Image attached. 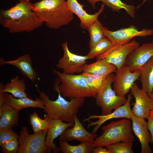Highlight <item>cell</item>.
Listing matches in <instances>:
<instances>
[{
	"instance_id": "1",
	"label": "cell",
	"mask_w": 153,
	"mask_h": 153,
	"mask_svg": "<svg viewBox=\"0 0 153 153\" xmlns=\"http://www.w3.org/2000/svg\"><path fill=\"white\" fill-rule=\"evenodd\" d=\"M43 23L36 16L29 1L19 2L10 8L0 11V24L10 33H30Z\"/></svg>"
},
{
	"instance_id": "2",
	"label": "cell",
	"mask_w": 153,
	"mask_h": 153,
	"mask_svg": "<svg viewBox=\"0 0 153 153\" xmlns=\"http://www.w3.org/2000/svg\"><path fill=\"white\" fill-rule=\"evenodd\" d=\"M32 7L39 19L50 28L58 29L74 18L65 0H41L32 3Z\"/></svg>"
},
{
	"instance_id": "3",
	"label": "cell",
	"mask_w": 153,
	"mask_h": 153,
	"mask_svg": "<svg viewBox=\"0 0 153 153\" xmlns=\"http://www.w3.org/2000/svg\"><path fill=\"white\" fill-rule=\"evenodd\" d=\"M38 91L39 97L44 105V111L51 118L60 119L65 122L74 123V117L84 104L85 98H73L67 101L57 90L56 91L58 93L57 98L52 101L44 92L38 89Z\"/></svg>"
},
{
	"instance_id": "4",
	"label": "cell",
	"mask_w": 153,
	"mask_h": 153,
	"mask_svg": "<svg viewBox=\"0 0 153 153\" xmlns=\"http://www.w3.org/2000/svg\"><path fill=\"white\" fill-rule=\"evenodd\" d=\"M52 72L58 76L59 81L55 83L54 90H58L63 97L70 99L97 97V91L89 84L82 73L67 74L54 69Z\"/></svg>"
},
{
	"instance_id": "5",
	"label": "cell",
	"mask_w": 153,
	"mask_h": 153,
	"mask_svg": "<svg viewBox=\"0 0 153 153\" xmlns=\"http://www.w3.org/2000/svg\"><path fill=\"white\" fill-rule=\"evenodd\" d=\"M131 120L124 118L113 121L102 128V133L93 142L94 147L107 146L122 141L133 142L134 137L131 131Z\"/></svg>"
},
{
	"instance_id": "6",
	"label": "cell",
	"mask_w": 153,
	"mask_h": 153,
	"mask_svg": "<svg viewBox=\"0 0 153 153\" xmlns=\"http://www.w3.org/2000/svg\"><path fill=\"white\" fill-rule=\"evenodd\" d=\"M114 76L115 75L112 73L107 76L95 98L96 104L101 108L102 115L111 113L113 110L124 104L127 100L125 96L117 95L112 88Z\"/></svg>"
},
{
	"instance_id": "7",
	"label": "cell",
	"mask_w": 153,
	"mask_h": 153,
	"mask_svg": "<svg viewBox=\"0 0 153 153\" xmlns=\"http://www.w3.org/2000/svg\"><path fill=\"white\" fill-rule=\"evenodd\" d=\"M47 132V130H41L30 135L27 127L23 126L19 135L17 153L47 152L45 140Z\"/></svg>"
},
{
	"instance_id": "8",
	"label": "cell",
	"mask_w": 153,
	"mask_h": 153,
	"mask_svg": "<svg viewBox=\"0 0 153 153\" xmlns=\"http://www.w3.org/2000/svg\"><path fill=\"white\" fill-rule=\"evenodd\" d=\"M139 46V43L135 40L124 44H114L97 56L96 59L97 60L105 59L119 68L125 65L129 54Z\"/></svg>"
},
{
	"instance_id": "9",
	"label": "cell",
	"mask_w": 153,
	"mask_h": 153,
	"mask_svg": "<svg viewBox=\"0 0 153 153\" xmlns=\"http://www.w3.org/2000/svg\"><path fill=\"white\" fill-rule=\"evenodd\" d=\"M62 46L63 55L56 65L57 68L62 70L63 73L67 74L83 72L84 67L89 59L87 55L80 56L71 52L68 48L67 41L63 43Z\"/></svg>"
},
{
	"instance_id": "10",
	"label": "cell",
	"mask_w": 153,
	"mask_h": 153,
	"mask_svg": "<svg viewBox=\"0 0 153 153\" xmlns=\"http://www.w3.org/2000/svg\"><path fill=\"white\" fill-rule=\"evenodd\" d=\"M113 85V89L116 94L125 96L129 92L135 82L139 79L141 70L131 71L125 65L117 68L115 72Z\"/></svg>"
},
{
	"instance_id": "11",
	"label": "cell",
	"mask_w": 153,
	"mask_h": 153,
	"mask_svg": "<svg viewBox=\"0 0 153 153\" xmlns=\"http://www.w3.org/2000/svg\"><path fill=\"white\" fill-rule=\"evenodd\" d=\"M130 90L135 99L131 109L133 114L139 118H147L153 110V98L149 97L147 93L135 83Z\"/></svg>"
},
{
	"instance_id": "12",
	"label": "cell",
	"mask_w": 153,
	"mask_h": 153,
	"mask_svg": "<svg viewBox=\"0 0 153 153\" xmlns=\"http://www.w3.org/2000/svg\"><path fill=\"white\" fill-rule=\"evenodd\" d=\"M132 95L131 93L129 94L125 103L115 109L113 112L105 115H89L88 117L84 118L83 121L86 122L92 119H98V120L97 121L90 122L88 125V128L95 126L92 133H95L103 123L109 120L120 118L130 120L133 115L131 108L130 103L132 99Z\"/></svg>"
},
{
	"instance_id": "13",
	"label": "cell",
	"mask_w": 153,
	"mask_h": 153,
	"mask_svg": "<svg viewBox=\"0 0 153 153\" xmlns=\"http://www.w3.org/2000/svg\"><path fill=\"white\" fill-rule=\"evenodd\" d=\"M104 31L106 37L109 39L113 45L129 42L135 37H143L153 35V29L143 28L139 30L133 25L113 31L104 27Z\"/></svg>"
},
{
	"instance_id": "14",
	"label": "cell",
	"mask_w": 153,
	"mask_h": 153,
	"mask_svg": "<svg viewBox=\"0 0 153 153\" xmlns=\"http://www.w3.org/2000/svg\"><path fill=\"white\" fill-rule=\"evenodd\" d=\"M153 57V43H144L130 53L127 57L125 65L132 72L141 69Z\"/></svg>"
},
{
	"instance_id": "15",
	"label": "cell",
	"mask_w": 153,
	"mask_h": 153,
	"mask_svg": "<svg viewBox=\"0 0 153 153\" xmlns=\"http://www.w3.org/2000/svg\"><path fill=\"white\" fill-rule=\"evenodd\" d=\"M74 126L71 128L66 129L60 136L59 141L68 142L76 140L80 142L89 141L93 142L97 135L90 133L84 128L78 118L75 115L74 117Z\"/></svg>"
},
{
	"instance_id": "16",
	"label": "cell",
	"mask_w": 153,
	"mask_h": 153,
	"mask_svg": "<svg viewBox=\"0 0 153 153\" xmlns=\"http://www.w3.org/2000/svg\"><path fill=\"white\" fill-rule=\"evenodd\" d=\"M74 123L65 122L60 119L51 118L50 126L48 128L45 140L47 152L53 150L54 153H59V148L56 147L54 142V140L60 136L67 128L74 126Z\"/></svg>"
},
{
	"instance_id": "17",
	"label": "cell",
	"mask_w": 153,
	"mask_h": 153,
	"mask_svg": "<svg viewBox=\"0 0 153 153\" xmlns=\"http://www.w3.org/2000/svg\"><path fill=\"white\" fill-rule=\"evenodd\" d=\"M130 120L132 122V129L141 144V153H152V150L149 144L151 136L148 129L147 122L145 119L137 118L134 115Z\"/></svg>"
},
{
	"instance_id": "18",
	"label": "cell",
	"mask_w": 153,
	"mask_h": 153,
	"mask_svg": "<svg viewBox=\"0 0 153 153\" xmlns=\"http://www.w3.org/2000/svg\"><path fill=\"white\" fill-rule=\"evenodd\" d=\"M5 65L13 66L17 68L22 75L33 82L38 78L37 73L32 66L31 57L28 54H25L12 60L5 61L3 58H1L0 66Z\"/></svg>"
},
{
	"instance_id": "19",
	"label": "cell",
	"mask_w": 153,
	"mask_h": 153,
	"mask_svg": "<svg viewBox=\"0 0 153 153\" xmlns=\"http://www.w3.org/2000/svg\"><path fill=\"white\" fill-rule=\"evenodd\" d=\"M66 3L69 10L76 15L80 19L81 27L86 29L90 24L97 19L98 17L103 11L105 5L103 4L97 12L91 14L88 13L84 9L83 5L79 3L77 0H67Z\"/></svg>"
},
{
	"instance_id": "20",
	"label": "cell",
	"mask_w": 153,
	"mask_h": 153,
	"mask_svg": "<svg viewBox=\"0 0 153 153\" xmlns=\"http://www.w3.org/2000/svg\"><path fill=\"white\" fill-rule=\"evenodd\" d=\"M19 111L6 103L0 107V130L12 128L17 125Z\"/></svg>"
},
{
	"instance_id": "21",
	"label": "cell",
	"mask_w": 153,
	"mask_h": 153,
	"mask_svg": "<svg viewBox=\"0 0 153 153\" xmlns=\"http://www.w3.org/2000/svg\"><path fill=\"white\" fill-rule=\"evenodd\" d=\"M6 103L16 110H20L28 107L38 108L43 109L44 105L39 97L34 100L29 97L16 98L12 95L6 93Z\"/></svg>"
},
{
	"instance_id": "22",
	"label": "cell",
	"mask_w": 153,
	"mask_h": 153,
	"mask_svg": "<svg viewBox=\"0 0 153 153\" xmlns=\"http://www.w3.org/2000/svg\"><path fill=\"white\" fill-rule=\"evenodd\" d=\"M117 67L109 62L106 59L97 60L94 63L86 64L83 68V72H86L101 76H107L115 72Z\"/></svg>"
},
{
	"instance_id": "23",
	"label": "cell",
	"mask_w": 153,
	"mask_h": 153,
	"mask_svg": "<svg viewBox=\"0 0 153 153\" xmlns=\"http://www.w3.org/2000/svg\"><path fill=\"white\" fill-rule=\"evenodd\" d=\"M139 78L141 84V88L147 93L149 97L152 98L153 89V57L141 69Z\"/></svg>"
},
{
	"instance_id": "24",
	"label": "cell",
	"mask_w": 153,
	"mask_h": 153,
	"mask_svg": "<svg viewBox=\"0 0 153 153\" xmlns=\"http://www.w3.org/2000/svg\"><path fill=\"white\" fill-rule=\"evenodd\" d=\"M26 86L24 79H20L17 75L4 85L3 90L5 92L10 93L16 98L30 97L25 92Z\"/></svg>"
},
{
	"instance_id": "25",
	"label": "cell",
	"mask_w": 153,
	"mask_h": 153,
	"mask_svg": "<svg viewBox=\"0 0 153 153\" xmlns=\"http://www.w3.org/2000/svg\"><path fill=\"white\" fill-rule=\"evenodd\" d=\"M59 149L63 153H93L94 148L93 142L85 141L77 145H72L67 142L59 141Z\"/></svg>"
},
{
	"instance_id": "26",
	"label": "cell",
	"mask_w": 153,
	"mask_h": 153,
	"mask_svg": "<svg viewBox=\"0 0 153 153\" xmlns=\"http://www.w3.org/2000/svg\"><path fill=\"white\" fill-rule=\"evenodd\" d=\"M104 28L101 23L97 19L90 24L87 29L90 36V49L106 37Z\"/></svg>"
},
{
	"instance_id": "27",
	"label": "cell",
	"mask_w": 153,
	"mask_h": 153,
	"mask_svg": "<svg viewBox=\"0 0 153 153\" xmlns=\"http://www.w3.org/2000/svg\"><path fill=\"white\" fill-rule=\"evenodd\" d=\"M44 117V119H41L35 111L30 115L29 121L34 133L43 130L48 131L50 126L51 118L47 114Z\"/></svg>"
},
{
	"instance_id": "28",
	"label": "cell",
	"mask_w": 153,
	"mask_h": 153,
	"mask_svg": "<svg viewBox=\"0 0 153 153\" xmlns=\"http://www.w3.org/2000/svg\"><path fill=\"white\" fill-rule=\"evenodd\" d=\"M100 1L102 2L113 11L119 12L121 9H123L130 16L135 17V8L133 5H128L121 0H100Z\"/></svg>"
},
{
	"instance_id": "29",
	"label": "cell",
	"mask_w": 153,
	"mask_h": 153,
	"mask_svg": "<svg viewBox=\"0 0 153 153\" xmlns=\"http://www.w3.org/2000/svg\"><path fill=\"white\" fill-rule=\"evenodd\" d=\"M113 44L110 40L105 37L90 49L87 55L89 59H92L104 52Z\"/></svg>"
},
{
	"instance_id": "30",
	"label": "cell",
	"mask_w": 153,
	"mask_h": 153,
	"mask_svg": "<svg viewBox=\"0 0 153 153\" xmlns=\"http://www.w3.org/2000/svg\"><path fill=\"white\" fill-rule=\"evenodd\" d=\"M133 142L122 141L107 145V148L110 153H133Z\"/></svg>"
},
{
	"instance_id": "31",
	"label": "cell",
	"mask_w": 153,
	"mask_h": 153,
	"mask_svg": "<svg viewBox=\"0 0 153 153\" xmlns=\"http://www.w3.org/2000/svg\"><path fill=\"white\" fill-rule=\"evenodd\" d=\"M82 74L86 79L89 84L98 92L104 84L107 76H101L86 72Z\"/></svg>"
},
{
	"instance_id": "32",
	"label": "cell",
	"mask_w": 153,
	"mask_h": 153,
	"mask_svg": "<svg viewBox=\"0 0 153 153\" xmlns=\"http://www.w3.org/2000/svg\"><path fill=\"white\" fill-rule=\"evenodd\" d=\"M3 153H18L19 143L18 140H12L7 141L0 146Z\"/></svg>"
},
{
	"instance_id": "33",
	"label": "cell",
	"mask_w": 153,
	"mask_h": 153,
	"mask_svg": "<svg viewBox=\"0 0 153 153\" xmlns=\"http://www.w3.org/2000/svg\"><path fill=\"white\" fill-rule=\"evenodd\" d=\"M19 135L12 128L0 130V146L4 142L12 140H18Z\"/></svg>"
},
{
	"instance_id": "34",
	"label": "cell",
	"mask_w": 153,
	"mask_h": 153,
	"mask_svg": "<svg viewBox=\"0 0 153 153\" xmlns=\"http://www.w3.org/2000/svg\"><path fill=\"white\" fill-rule=\"evenodd\" d=\"M147 119L148 128L151 136L150 143H153V110L151 112L150 116Z\"/></svg>"
},
{
	"instance_id": "35",
	"label": "cell",
	"mask_w": 153,
	"mask_h": 153,
	"mask_svg": "<svg viewBox=\"0 0 153 153\" xmlns=\"http://www.w3.org/2000/svg\"><path fill=\"white\" fill-rule=\"evenodd\" d=\"M4 85L1 82L0 83V107L6 103V92L3 90Z\"/></svg>"
},
{
	"instance_id": "36",
	"label": "cell",
	"mask_w": 153,
	"mask_h": 153,
	"mask_svg": "<svg viewBox=\"0 0 153 153\" xmlns=\"http://www.w3.org/2000/svg\"><path fill=\"white\" fill-rule=\"evenodd\" d=\"M93 153H110L109 150L102 146H97L94 148Z\"/></svg>"
},
{
	"instance_id": "37",
	"label": "cell",
	"mask_w": 153,
	"mask_h": 153,
	"mask_svg": "<svg viewBox=\"0 0 153 153\" xmlns=\"http://www.w3.org/2000/svg\"><path fill=\"white\" fill-rule=\"evenodd\" d=\"M91 4L93 7L95 8L96 3L99 1H100V0H87Z\"/></svg>"
},
{
	"instance_id": "38",
	"label": "cell",
	"mask_w": 153,
	"mask_h": 153,
	"mask_svg": "<svg viewBox=\"0 0 153 153\" xmlns=\"http://www.w3.org/2000/svg\"><path fill=\"white\" fill-rule=\"evenodd\" d=\"M19 2L21 1H29L31 0H16Z\"/></svg>"
},
{
	"instance_id": "39",
	"label": "cell",
	"mask_w": 153,
	"mask_h": 153,
	"mask_svg": "<svg viewBox=\"0 0 153 153\" xmlns=\"http://www.w3.org/2000/svg\"><path fill=\"white\" fill-rule=\"evenodd\" d=\"M152 98H153V89L152 92Z\"/></svg>"
},
{
	"instance_id": "40",
	"label": "cell",
	"mask_w": 153,
	"mask_h": 153,
	"mask_svg": "<svg viewBox=\"0 0 153 153\" xmlns=\"http://www.w3.org/2000/svg\"><path fill=\"white\" fill-rule=\"evenodd\" d=\"M143 0V3L145 1L147 0Z\"/></svg>"
},
{
	"instance_id": "41",
	"label": "cell",
	"mask_w": 153,
	"mask_h": 153,
	"mask_svg": "<svg viewBox=\"0 0 153 153\" xmlns=\"http://www.w3.org/2000/svg\"><path fill=\"white\" fill-rule=\"evenodd\" d=\"M152 43H153V41H152Z\"/></svg>"
}]
</instances>
